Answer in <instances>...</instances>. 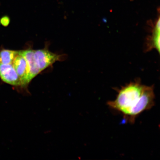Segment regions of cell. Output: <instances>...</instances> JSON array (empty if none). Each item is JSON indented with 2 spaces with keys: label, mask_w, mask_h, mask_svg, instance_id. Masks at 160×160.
Wrapping results in <instances>:
<instances>
[{
  "label": "cell",
  "mask_w": 160,
  "mask_h": 160,
  "mask_svg": "<svg viewBox=\"0 0 160 160\" xmlns=\"http://www.w3.org/2000/svg\"><path fill=\"white\" fill-rule=\"evenodd\" d=\"M155 98L154 86L143 85L139 79L118 89L115 99L107 104L121 113L125 121L133 123L138 116L153 107Z\"/></svg>",
  "instance_id": "1"
},
{
  "label": "cell",
  "mask_w": 160,
  "mask_h": 160,
  "mask_svg": "<svg viewBox=\"0 0 160 160\" xmlns=\"http://www.w3.org/2000/svg\"><path fill=\"white\" fill-rule=\"evenodd\" d=\"M60 57L59 55L47 49L34 50L35 61L41 72L52 65L55 62L59 61Z\"/></svg>",
  "instance_id": "2"
},
{
  "label": "cell",
  "mask_w": 160,
  "mask_h": 160,
  "mask_svg": "<svg viewBox=\"0 0 160 160\" xmlns=\"http://www.w3.org/2000/svg\"><path fill=\"white\" fill-rule=\"evenodd\" d=\"M0 77L6 83L14 86H21L18 75L11 64H4L0 62Z\"/></svg>",
  "instance_id": "3"
},
{
  "label": "cell",
  "mask_w": 160,
  "mask_h": 160,
  "mask_svg": "<svg viewBox=\"0 0 160 160\" xmlns=\"http://www.w3.org/2000/svg\"><path fill=\"white\" fill-rule=\"evenodd\" d=\"M12 64L19 76L21 86H25L29 83L28 68L25 58L18 53Z\"/></svg>",
  "instance_id": "4"
},
{
  "label": "cell",
  "mask_w": 160,
  "mask_h": 160,
  "mask_svg": "<svg viewBox=\"0 0 160 160\" xmlns=\"http://www.w3.org/2000/svg\"><path fill=\"white\" fill-rule=\"evenodd\" d=\"M151 24V35L147 39L146 51H149L155 49L160 52V17Z\"/></svg>",
  "instance_id": "5"
},
{
  "label": "cell",
  "mask_w": 160,
  "mask_h": 160,
  "mask_svg": "<svg viewBox=\"0 0 160 160\" xmlns=\"http://www.w3.org/2000/svg\"><path fill=\"white\" fill-rule=\"evenodd\" d=\"M20 55L25 58L27 62L28 68V81L29 82L41 72L36 63L34 58V50L29 49L19 51Z\"/></svg>",
  "instance_id": "6"
},
{
  "label": "cell",
  "mask_w": 160,
  "mask_h": 160,
  "mask_svg": "<svg viewBox=\"0 0 160 160\" xmlns=\"http://www.w3.org/2000/svg\"><path fill=\"white\" fill-rule=\"evenodd\" d=\"M18 53V51L7 49L1 50L0 51V62L4 64H11Z\"/></svg>",
  "instance_id": "7"
},
{
  "label": "cell",
  "mask_w": 160,
  "mask_h": 160,
  "mask_svg": "<svg viewBox=\"0 0 160 160\" xmlns=\"http://www.w3.org/2000/svg\"><path fill=\"white\" fill-rule=\"evenodd\" d=\"M10 22V19L7 16H5L2 18L0 20V22L1 24L5 27L9 25Z\"/></svg>",
  "instance_id": "8"
}]
</instances>
